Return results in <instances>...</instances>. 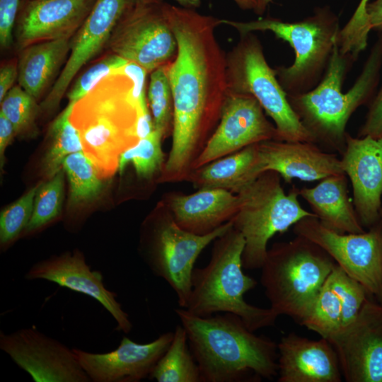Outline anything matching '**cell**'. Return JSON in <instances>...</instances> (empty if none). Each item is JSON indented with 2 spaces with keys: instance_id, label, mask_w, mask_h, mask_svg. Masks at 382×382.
<instances>
[{
  "instance_id": "8fae6325",
  "label": "cell",
  "mask_w": 382,
  "mask_h": 382,
  "mask_svg": "<svg viewBox=\"0 0 382 382\" xmlns=\"http://www.w3.org/2000/svg\"><path fill=\"white\" fill-rule=\"evenodd\" d=\"M294 232L321 247L382 304V228L378 224L362 233H340L316 216H308L294 225Z\"/></svg>"
},
{
  "instance_id": "d590c367",
  "label": "cell",
  "mask_w": 382,
  "mask_h": 382,
  "mask_svg": "<svg viewBox=\"0 0 382 382\" xmlns=\"http://www.w3.org/2000/svg\"><path fill=\"white\" fill-rule=\"evenodd\" d=\"M38 185L4 209L0 216V243L5 248L25 229L33 213Z\"/></svg>"
},
{
  "instance_id": "52a82bcc",
  "label": "cell",
  "mask_w": 382,
  "mask_h": 382,
  "mask_svg": "<svg viewBox=\"0 0 382 382\" xmlns=\"http://www.w3.org/2000/svg\"><path fill=\"white\" fill-rule=\"evenodd\" d=\"M221 23L233 28L240 35L270 31L291 45L294 63L275 69L287 96L306 93L320 81L341 29L338 16L328 6L318 7L313 15L294 22L266 17L247 22L221 19Z\"/></svg>"
},
{
  "instance_id": "f1b7e54d",
  "label": "cell",
  "mask_w": 382,
  "mask_h": 382,
  "mask_svg": "<svg viewBox=\"0 0 382 382\" xmlns=\"http://www.w3.org/2000/svg\"><path fill=\"white\" fill-rule=\"evenodd\" d=\"M62 168L69 183V202L71 205L91 201L101 192L103 178L83 151L66 156L62 163Z\"/></svg>"
},
{
  "instance_id": "603a6c76",
  "label": "cell",
  "mask_w": 382,
  "mask_h": 382,
  "mask_svg": "<svg viewBox=\"0 0 382 382\" xmlns=\"http://www.w3.org/2000/svg\"><path fill=\"white\" fill-rule=\"evenodd\" d=\"M164 204L180 227L205 235L233 220L239 201L237 195L228 190L207 188L190 195L170 193Z\"/></svg>"
},
{
  "instance_id": "7402d4cb",
  "label": "cell",
  "mask_w": 382,
  "mask_h": 382,
  "mask_svg": "<svg viewBox=\"0 0 382 382\" xmlns=\"http://www.w3.org/2000/svg\"><path fill=\"white\" fill-rule=\"evenodd\" d=\"M278 382H341L337 354L326 339L312 340L294 332L277 343Z\"/></svg>"
},
{
  "instance_id": "4316f807",
  "label": "cell",
  "mask_w": 382,
  "mask_h": 382,
  "mask_svg": "<svg viewBox=\"0 0 382 382\" xmlns=\"http://www.w3.org/2000/svg\"><path fill=\"white\" fill-rule=\"evenodd\" d=\"M149 379L158 382H201L198 364L190 349L187 333L181 324L175 328L173 340Z\"/></svg>"
},
{
  "instance_id": "5bb4252c",
  "label": "cell",
  "mask_w": 382,
  "mask_h": 382,
  "mask_svg": "<svg viewBox=\"0 0 382 382\" xmlns=\"http://www.w3.org/2000/svg\"><path fill=\"white\" fill-rule=\"evenodd\" d=\"M135 5L136 0H96L83 23L70 39V54L40 103V112L49 113L58 107L77 73L108 47L116 25Z\"/></svg>"
},
{
  "instance_id": "9c48e42d",
  "label": "cell",
  "mask_w": 382,
  "mask_h": 382,
  "mask_svg": "<svg viewBox=\"0 0 382 382\" xmlns=\"http://www.w3.org/2000/svg\"><path fill=\"white\" fill-rule=\"evenodd\" d=\"M228 91L254 97L270 116L278 132V140L309 141L313 135L290 105L275 71L268 64L262 44L253 33L241 35L226 54Z\"/></svg>"
},
{
  "instance_id": "74e56055",
  "label": "cell",
  "mask_w": 382,
  "mask_h": 382,
  "mask_svg": "<svg viewBox=\"0 0 382 382\" xmlns=\"http://www.w3.org/2000/svg\"><path fill=\"white\" fill-rule=\"evenodd\" d=\"M21 0H0V47L9 49L13 43L14 28L21 6Z\"/></svg>"
},
{
  "instance_id": "60d3db41",
  "label": "cell",
  "mask_w": 382,
  "mask_h": 382,
  "mask_svg": "<svg viewBox=\"0 0 382 382\" xmlns=\"http://www.w3.org/2000/svg\"><path fill=\"white\" fill-rule=\"evenodd\" d=\"M16 132L11 122L0 112V163L2 168L4 163V152L12 141Z\"/></svg>"
},
{
  "instance_id": "d4e9b609",
  "label": "cell",
  "mask_w": 382,
  "mask_h": 382,
  "mask_svg": "<svg viewBox=\"0 0 382 382\" xmlns=\"http://www.w3.org/2000/svg\"><path fill=\"white\" fill-rule=\"evenodd\" d=\"M69 52L68 38L42 41L23 48L18 59V85L39 100L59 75Z\"/></svg>"
},
{
  "instance_id": "7c38bea8",
  "label": "cell",
  "mask_w": 382,
  "mask_h": 382,
  "mask_svg": "<svg viewBox=\"0 0 382 382\" xmlns=\"http://www.w3.org/2000/svg\"><path fill=\"white\" fill-rule=\"evenodd\" d=\"M162 1L135 6L117 23L107 48L150 74L173 60L178 42Z\"/></svg>"
},
{
  "instance_id": "d6a6232c",
  "label": "cell",
  "mask_w": 382,
  "mask_h": 382,
  "mask_svg": "<svg viewBox=\"0 0 382 382\" xmlns=\"http://www.w3.org/2000/svg\"><path fill=\"white\" fill-rule=\"evenodd\" d=\"M64 178L62 168L47 182L38 185L33 213L23 233L36 232L60 214L64 197Z\"/></svg>"
},
{
  "instance_id": "4fadbf2b",
  "label": "cell",
  "mask_w": 382,
  "mask_h": 382,
  "mask_svg": "<svg viewBox=\"0 0 382 382\" xmlns=\"http://www.w3.org/2000/svg\"><path fill=\"white\" fill-rule=\"evenodd\" d=\"M0 349L35 382H91L73 348L35 326L1 330Z\"/></svg>"
},
{
  "instance_id": "7a4b0ae2",
  "label": "cell",
  "mask_w": 382,
  "mask_h": 382,
  "mask_svg": "<svg viewBox=\"0 0 382 382\" xmlns=\"http://www.w3.org/2000/svg\"><path fill=\"white\" fill-rule=\"evenodd\" d=\"M147 74L128 62L101 79L73 105L71 122L80 134L83 152L103 179L114 175L121 154L140 140L139 120L151 115Z\"/></svg>"
},
{
  "instance_id": "cb8c5ba5",
  "label": "cell",
  "mask_w": 382,
  "mask_h": 382,
  "mask_svg": "<svg viewBox=\"0 0 382 382\" xmlns=\"http://www.w3.org/2000/svg\"><path fill=\"white\" fill-rule=\"evenodd\" d=\"M299 193L327 228L340 233L366 231L349 196L347 176L345 173L323 178L314 187L299 189Z\"/></svg>"
},
{
  "instance_id": "ffe728a7",
  "label": "cell",
  "mask_w": 382,
  "mask_h": 382,
  "mask_svg": "<svg viewBox=\"0 0 382 382\" xmlns=\"http://www.w3.org/2000/svg\"><path fill=\"white\" fill-rule=\"evenodd\" d=\"M274 171L290 183L320 180L344 173L337 155L323 151L309 141L270 139L257 144V155L253 168L255 179L265 171Z\"/></svg>"
},
{
  "instance_id": "83f0119b",
  "label": "cell",
  "mask_w": 382,
  "mask_h": 382,
  "mask_svg": "<svg viewBox=\"0 0 382 382\" xmlns=\"http://www.w3.org/2000/svg\"><path fill=\"white\" fill-rule=\"evenodd\" d=\"M74 104L69 103L49 127L48 147L42 160L43 172L49 178L62 169L66 156L83 151L80 134L70 120Z\"/></svg>"
},
{
  "instance_id": "3957f363",
  "label": "cell",
  "mask_w": 382,
  "mask_h": 382,
  "mask_svg": "<svg viewBox=\"0 0 382 382\" xmlns=\"http://www.w3.org/2000/svg\"><path fill=\"white\" fill-rule=\"evenodd\" d=\"M200 371L201 382H253L278 374L277 343L257 335L238 316H198L175 309Z\"/></svg>"
},
{
  "instance_id": "9a60e30c",
  "label": "cell",
  "mask_w": 382,
  "mask_h": 382,
  "mask_svg": "<svg viewBox=\"0 0 382 382\" xmlns=\"http://www.w3.org/2000/svg\"><path fill=\"white\" fill-rule=\"evenodd\" d=\"M347 382H382V304L368 298L356 318L328 340Z\"/></svg>"
},
{
  "instance_id": "277c9868",
  "label": "cell",
  "mask_w": 382,
  "mask_h": 382,
  "mask_svg": "<svg viewBox=\"0 0 382 382\" xmlns=\"http://www.w3.org/2000/svg\"><path fill=\"white\" fill-rule=\"evenodd\" d=\"M355 59L342 54L335 46L325 74L311 91L287 96L299 118L321 144L342 154L346 147V126L353 112L370 103L377 91L382 68V32L372 46L361 72L345 93L342 85L349 65Z\"/></svg>"
},
{
  "instance_id": "30bf717a",
  "label": "cell",
  "mask_w": 382,
  "mask_h": 382,
  "mask_svg": "<svg viewBox=\"0 0 382 382\" xmlns=\"http://www.w3.org/2000/svg\"><path fill=\"white\" fill-rule=\"evenodd\" d=\"M158 216L144 231V260L156 277L175 291L180 308H186L195 263L203 250L233 226V220L214 231L197 235L180 227L163 203Z\"/></svg>"
},
{
  "instance_id": "ba28073f",
  "label": "cell",
  "mask_w": 382,
  "mask_h": 382,
  "mask_svg": "<svg viewBox=\"0 0 382 382\" xmlns=\"http://www.w3.org/2000/svg\"><path fill=\"white\" fill-rule=\"evenodd\" d=\"M281 178L274 171H265L236 193L239 205L233 223L245 240L244 269L262 267L268 242L275 234L286 232L305 217L316 216L301 205L299 189L293 186L285 192Z\"/></svg>"
},
{
  "instance_id": "f546056e",
  "label": "cell",
  "mask_w": 382,
  "mask_h": 382,
  "mask_svg": "<svg viewBox=\"0 0 382 382\" xmlns=\"http://www.w3.org/2000/svg\"><path fill=\"white\" fill-rule=\"evenodd\" d=\"M163 139V134L154 129L137 144L123 151L119 158L120 175H122L127 166L132 163L141 179L151 180L157 175L160 177L166 163L161 146Z\"/></svg>"
},
{
  "instance_id": "836d02e7",
  "label": "cell",
  "mask_w": 382,
  "mask_h": 382,
  "mask_svg": "<svg viewBox=\"0 0 382 382\" xmlns=\"http://www.w3.org/2000/svg\"><path fill=\"white\" fill-rule=\"evenodd\" d=\"M0 112L11 122L16 135L32 137L36 134L40 105L19 85L14 86L4 97Z\"/></svg>"
},
{
  "instance_id": "e0dca14e",
  "label": "cell",
  "mask_w": 382,
  "mask_h": 382,
  "mask_svg": "<svg viewBox=\"0 0 382 382\" xmlns=\"http://www.w3.org/2000/svg\"><path fill=\"white\" fill-rule=\"evenodd\" d=\"M173 336V332H167L145 344L123 336L115 349L105 353L73 350L91 382H139L149 378Z\"/></svg>"
},
{
  "instance_id": "2e32d148",
  "label": "cell",
  "mask_w": 382,
  "mask_h": 382,
  "mask_svg": "<svg viewBox=\"0 0 382 382\" xmlns=\"http://www.w3.org/2000/svg\"><path fill=\"white\" fill-rule=\"evenodd\" d=\"M264 112L252 96L228 91L220 121L197 158L193 170L250 145L278 140L276 127Z\"/></svg>"
},
{
  "instance_id": "7bdbcfd3",
  "label": "cell",
  "mask_w": 382,
  "mask_h": 382,
  "mask_svg": "<svg viewBox=\"0 0 382 382\" xmlns=\"http://www.w3.org/2000/svg\"><path fill=\"white\" fill-rule=\"evenodd\" d=\"M181 7L186 8H190V9H195L200 6L201 5V1L200 0H174Z\"/></svg>"
},
{
  "instance_id": "4dcf8cb0",
  "label": "cell",
  "mask_w": 382,
  "mask_h": 382,
  "mask_svg": "<svg viewBox=\"0 0 382 382\" xmlns=\"http://www.w3.org/2000/svg\"><path fill=\"white\" fill-rule=\"evenodd\" d=\"M154 129L166 139L172 135L174 120L173 96L168 73V64L150 73L147 89Z\"/></svg>"
},
{
  "instance_id": "ac0fdd59",
  "label": "cell",
  "mask_w": 382,
  "mask_h": 382,
  "mask_svg": "<svg viewBox=\"0 0 382 382\" xmlns=\"http://www.w3.org/2000/svg\"><path fill=\"white\" fill-rule=\"evenodd\" d=\"M340 158L343 173L350 180L353 203L362 226L376 225L382 203V137L346 136Z\"/></svg>"
},
{
  "instance_id": "ee69618b",
  "label": "cell",
  "mask_w": 382,
  "mask_h": 382,
  "mask_svg": "<svg viewBox=\"0 0 382 382\" xmlns=\"http://www.w3.org/2000/svg\"><path fill=\"white\" fill-rule=\"evenodd\" d=\"M241 9L255 10L256 7L255 0H233Z\"/></svg>"
},
{
  "instance_id": "bcb514c9",
  "label": "cell",
  "mask_w": 382,
  "mask_h": 382,
  "mask_svg": "<svg viewBox=\"0 0 382 382\" xmlns=\"http://www.w3.org/2000/svg\"><path fill=\"white\" fill-rule=\"evenodd\" d=\"M163 0H136V5H146L154 3H158L162 1Z\"/></svg>"
},
{
  "instance_id": "7dc6e473",
  "label": "cell",
  "mask_w": 382,
  "mask_h": 382,
  "mask_svg": "<svg viewBox=\"0 0 382 382\" xmlns=\"http://www.w3.org/2000/svg\"><path fill=\"white\" fill-rule=\"evenodd\" d=\"M377 224L382 228V203H381V207L380 212H379V219H378V221Z\"/></svg>"
},
{
  "instance_id": "8d00e7d4",
  "label": "cell",
  "mask_w": 382,
  "mask_h": 382,
  "mask_svg": "<svg viewBox=\"0 0 382 382\" xmlns=\"http://www.w3.org/2000/svg\"><path fill=\"white\" fill-rule=\"evenodd\" d=\"M128 61L111 52L96 62L72 83L67 91L69 103H75L86 96L103 77L125 65Z\"/></svg>"
},
{
  "instance_id": "44dd1931",
  "label": "cell",
  "mask_w": 382,
  "mask_h": 382,
  "mask_svg": "<svg viewBox=\"0 0 382 382\" xmlns=\"http://www.w3.org/2000/svg\"><path fill=\"white\" fill-rule=\"evenodd\" d=\"M96 0H24L13 36L23 48L42 41L71 39L83 23Z\"/></svg>"
},
{
  "instance_id": "8992f818",
  "label": "cell",
  "mask_w": 382,
  "mask_h": 382,
  "mask_svg": "<svg viewBox=\"0 0 382 382\" xmlns=\"http://www.w3.org/2000/svg\"><path fill=\"white\" fill-rule=\"evenodd\" d=\"M336 264L321 247L301 236L274 243L260 268L270 308L301 324Z\"/></svg>"
},
{
  "instance_id": "484cf974",
  "label": "cell",
  "mask_w": 382,
  "mask_h": 382,
  "mask_svg": "<svg viewBox=\"0 0 382 382\" xmlns=\"http://www.w3.org/2000/svg\"><path fill=\"white\" fill-rule=\"evenodd\" d=\"M257 155V144L212 161L195 169L187 181L197 190L224 189L236 194L253 181V168Z\"/></svg>"
},
{
  "instance_id": "d6986e66",
  "label": "cell",
  "mask_w": 382,
  "mask_h": 382,
  "mask_svg": "<svg viewBox=\"0 0 382 382\" xmlns=\"http://www.w3.org/2000/svg\"><path fill=\"white\" fill-rule=\"evenodd\" d=\"M24 278L46 280L88 296L100 303L112 316L117 323L116 330L127 334L132 329L128 313L117 301V294L105 286L100 271L92 270L79 251L37 262L27 270Z\"/></svg>"
},
{
  "instance_id": "f35d334b",
  "label": "cell",
  "mask_w": 382,
  "mask_h": 382,
  "mask_svg": "<svg viewBox=\"0 0 382 382\" xmlns=\"http://www.w3.org/2000/svg\"><path fill=\"white\" fill-rule=\"evenodd\" d=\"M382 137V85L369 103L364 122L359 132V137Z\"/></svg>"
},
{
  "instance_id": "e575fe53",
  "label": "cell",
  "mask_w": 382,
  "mask_h": 382,
  "mask_svg": "<svg viewBox=\"0 0 382 382\" xmlns=\"http://www.w3.org/2000/svg\"><path fill=\"white\" fill-rule=\"evenodd\" d=\"M328 282L340 300L343 328L356 318L370 296L360 283L348 275L337 264L329 275Z\"/></svg>"
},
{
  "instance_id": "6da1fadb",
  "label": "cell",
  "mask_w": 382,
  "mask_h": 382,
  "mask_svg": "<svg viewBox=\"0 0 382 382\" xmlns=\"http://www.w3.org/2000/svg\"><path fill=\"white\" fill-rule=\"evenodd\" d=\"M178 42L168 64L174 102L172 144L159 183L187 181L221 118L228 86L226 54L215 29L221 19L167 4Z\"/></svg>"
},
{
  "instance_id": "b9f144b4",
  "label": "cell",
  "mask_w": 382,
  "mask_h": 382,
  "mask_svg": "<svg viewBox=\"0 0 382 382\" xmlns=\"http://www.w3.org/2000/svg\"><path fill=\"white\" fill-rule=\"evenodd\" d=\"M366 13L371 30L382 32V0L369 1Z\"/></svg>"
},
{
  "instance_id": "5b68a950",
  "label": "cell",
  "mask_w": 382,
  "mask_h": 382,
  "mask_svg": "<svg viewBox=\"0 0 382 382\" xmlns=\"http://www.w3.org/2000/svg\"><path fill=\"white\" fill-rule=\"evenodd\" d=\"M244 246L243 235L233 226L214 241L209 263L193 270L185 309L198 316L233 313L255 332L274 325L279 316L270 308H260L245 301L244 294L257 282L243 271Z\"/></svg>"
},
{
  "instance_id": "ab89813d",
  "label": "cell",
  "mask_w": 382,
  "mask_h": 382,
  "mask_svg": "<svg viewBox=\"0 0 382 382\" xmlns=\"http://www.w3.org/2000/svg\"><path fill=\"white\" fill-rule=\"evenodd\" d=\"M18 76V61L12 59L4 63L0 69V102L13 87Z\"/></svg>"
},
{
  "instance_id": "f6af8a7d",
  "label": "cell",
  "mask_w": 382,
  "mask_h": 382,
  "mask_svg": "<svg viewBox=\"0 0 382 382\" xmlns=\"http://www.w3.org/2000/svg\"><path fill=\"white\" fill-rule=\"evenodd\" d=\"M256 7L253 11L257 15H262L266 11L268 5L272 0H255Z\"/></svg>"
},
{
  "instance_id": "1f68e13d",
  "label": "cell",
  "mask_w": 382,
  "mask_h": 382,
  "mask_svg": "<svg viewBox=\"0 0 382 382\" xmlns=\"http://www.w3.org/2000/svg\"><path fill=\"white\" fill-rule=\"evenodd\" d=\"M300 325L328 340L341 329V304L328 279L320 289L307 316Z\"/></svg>"
}]
</instances>
